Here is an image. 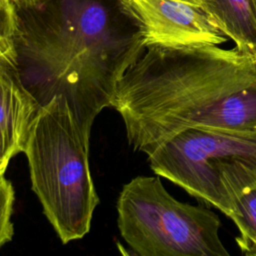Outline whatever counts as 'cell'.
<instances>
[{
	"label": "cell",
	"mask_w": 256,
	"mask_h": 256,
	"mask_svg": "<svg viewBox=\"0 0 256 256\" xmlns=\"http://www.w3.org/2000/svg\"><path fill=\"white\" fill-rule=\"evenodd\" d=\"M16 7V6H15ZM16 67L40 106L64 96L90 138L117 85L142 55V32L121 0H43L16 7Z\"/></svg>",
	"instance_id": "cell-1"
},
{
	"label": "cell",
	"mask_w": 256,
	"mask_h": 256,
	"mask_svg": "<svg viewBox=\"0 0 256 256\" xmlns=\"http://www.w3.org/2000/svg\"><path fill=\"white\" fill-rule=\"evenodd\" d=\"M111 107L130 146L147 156L194 128H256V59L235 47L146 46Z\"/></svg>",
	"instance_id": "cell-2"
},
{
	"label": "cell",
	"mask_w": 256,
	"mask_h": 256,
	"mask_svg": "<svg viewBox=\"0 0 256 256\" xmlns=\"http://www.w3.org/2000/svg\"><path fill=\"white\" fill-rule=\"evenodd\" d=\"M23 152L32 190L62 243L84 237L100 199L89 168V137L64 96L39 108Z\"/></svg>",
	"instance_id": "cell-3"
},
{
	"label": "cell",
	"mask_w": 256,
	"mask_h": 256,
	"mask_svg": "<svg viewBox=\"0 0 256 256\" xmlns=\"http://www.w3.org/2000/svg\"><path fill=\"white\" fill-rule=\"evenodd\" d=\"M148 160L156 175L228 216L237 197L256 183V128L189 129Z\"/></svg>",
	"instance_id": "cell-4"
},
{
	"label": "cell",
	"mask_w": 256,
	"mask_h": 256,
	"mask_svg": "<svg viewBox=\"0 0 256 256\" xmlns=\"http://www.w3.org/2000/svg\"><path fill=\"white\" fill-rule=\"evenodd\" d=\"M118 228L140 256H229L219 230L221 221L208 206L175 199L160 176H137L117 201Z\"/></svg>",
	"instance_id": "cell-5"
},
{
	"label": "cell",
	"mask_w": 256,
	"mask_h": 256,
	"mask_svg": "<svg viewBox=\"0 0 256 256\" xmlns=\"http://www.w3.org/2000/svg\"><path fill=\"white\" fill-rule=\"evenodd\" d=\"M138 24L146 46L220 45L228 38L189 0H121Z\"/></svg>",
	"instance_id": "cell-6"
},
{
	"label": "cell",
	"mask_w": 256,
	"mask_h": 256,
	"mask_svg": "<svg viewBox=\"0 0 256 256\" xmlns=\"http://www.w3.org/2000/svg\"><path fill=\"white\" fill-rule=\"evenodd\" d=\"M40 107L25 87L16 64L0 56V141L12 157L24 151Z\"/></svg>",
	"instance_id": "cell-7"
},
{
	"label": "cell",
	"mask_w": 256,
	"mask_h": 256,
	"mask_svg": "<svg viewBox=\"0 0 256 256\" xmlns=\"http://www.w3.org/2000/svg\"><path fill=\"white\" fill-rule=\"evenodd\" d=\"M201 8L239 51L256 54L255 0H189Z\"/></svg>",
	"instance_id": "cell-8"
},
{
	"label": "cell",
	"mask_w": 256,
	"mask_h": 256,
	"mask_svg": "<svg viewBox=\"0 0 256 256\" xmlns=\"http://www.w3.org/2000/svg\"><path fill=\"white\" fill-rule=\"evenodd\" d=\"M227 217L238 229L235 241L242 254L256 256V183L237 197Z\"/></svg>",
	"instance_id": "cell-9"
},
{
	"label": "cell",
	"mask_w": 256,
	"mask_h": 256,
	"mask_svg": "<svg viewBox=\"0 0 256 256\" xmlns=\"http://www.w3.org/2000/svg\"><path fill=\"white\" fill-rule=\"evenodd\" d=\"M15 192L12 183L4 175L0 176V249L10 242L14 235L11 221Z\"/></svg>",
	"instance_id": "cell-10"
},
{
	"label": "cell",
	"mask_w": 256,
	"mask_h": 256,
	"mask_svg": "<svg viewBox=\"0 0 256 256\" xmlns=\"http://www.w3.org/2000/svg\"><path fill=\"white\" fill-rule=\"evenodd\" d=\"M17 30L16 10L0 5V56L16 63L15 35Z\"/></svg>",
	"instance_id": "cell-11"
},
{
	"label": "cell",
	"mask_w": 256,
	"mask_h": 256,
	"mask_svg": "<svg viewBox=\"0 0 256 256\" xmlns=\"http://www.w3.org/2000/svg\"><path fill=\"white\" fill-rule=\"evenodd\" d=\"M11 158H12V156L8 153V151L6 150V148L0 141V176L4 175Z\"/></svg>",
	"instance_id": "cell-12"
},
{
	"label": "cell",
	"mask_w": 256,
	"mask_h": 256,
	"mask_svg": "<svg viewBox=\"0 0 256 256\" xmlns=\"http://www.w3.org/2000/svg\"><path fill=\"white\" fill-rule=\"evenodd\" d=\"M43 0H13L16 7H30L35 6Z\"/></svg>",
	"instance_id": "cell-13"
},
{
	"label": "cell",
	"mask_w": 256,
	"mask_h": 256,
	"mask_svg": "<svg viewBox=\"0 0 256 256\" xmlns=\"http://www.w3.org/2000/svg\"><path fill=\"white\" fill-rule=\"evenodd\" d=\"M0 5L5 7L6 9H9V10H12V11L16 10V7H15V4H14L13 0H0Z\"/></svg>",
	"instance_id": "cell-14"
},
{
	"label": "cell",
	"mask_w": 256,
	"mask_h": 256,
	"mask_svg": "<svg viewBox=\"0 0 256 256\" xmlns=\"http://www.w3.org/2000/svg\"><path fill=\"white\" fill-rule=\"evenodd\" d=\"M254 57H255V59H256V54H255V55H254Z\"/></svg>",
	"instance_id": "cell-15"
},
{
	"label": "cell",
	"mask_w": 256,
	"mask_h": 256,
	"mask_svg": "<svg viewBox=\"0 0 256 256\" xmlns=\"http://www.w3.org/2000/svg\"><path fill=\"white\" fill-rule=\"evenodd\" d=\"M255 2H256V0H255Z\"/></svg>",
	"instance_id": "cell-16"
}]
</instances>
